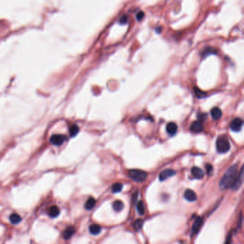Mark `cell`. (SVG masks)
I'll return each instance as SVG.
<instances>
[{
    "label": "cell",
    "instance_id": "1",
    "mask_svg": "<svg viewBox=\"0 0 244 244\" xmlns=\"http://www.w3.org/2000/svg\"><path fill=\"white\" fill-rule=\"evenodd\" d=\"M238 164H235L234 165L230 166L224 173L223 178L220 180V188L222 190H225V189L229 188H230V187L234 184L237 175H238Z\"/></svg>",
    "mask_w": 244,
    "mask_h": 244
},
{
    "label": "cell",
    "instance_id": "2",
    "mask_svg": "<svg viewBox=\"0 0 244 244\" xmlns=\"http://www.w3.org/2000/svg\"><path fill=\"white\" fill-rule=\"evenodd\" d=\"M128 176L136 182H143L146 180L148 174L141 170L132 169L128 171Z\"/></svg>",
    "mask_w": 244,
    "mask_h": 244
},
{
    "label": "cell",
    "instance_id": "3",
    "mask_svg": "<svg viewBox=\"0 0 244 244\" xmlns=\"http://www.w3.org/2000/svg\"><path fill=\"white\" fill-rule=\"evenodd\" d=\"M216 148L218 152L220 153H226V152L229 151L230 145L228 138L224 136L220 137L218 138L216 141Z\"/></svg>",
    "mask_w": 244,
    "mask_h": 244
},
{
    "label": "cell",
    "instance_id": "4",
    "mask_svg": "<svg viewBox=\"0 0 244 244\" xmlns=\"http://www.w3.org/2000/svg\"><path fill=\"white\" fill-rule=\"evenodd\" d=\"M243 178V167H241L240 172H239L238 175H237L236 180H235V181L234 183V184L232 185V186L230 187V188L234 191L238 190V189L240 188L241 184H242Z\"/></svg>",
    "mask_w": 244,
    "mask_h": 244
},
{
    "label": "cell",
    "instance_id": "5",
    "mask_svg": "<svg viewBox=\"0 0 244 244\" xmlns=\"http://www.w3.org/2000/svg\"><path fill=\"white\" fill-rule=\"evenodd\" d=\"M243 124V122L242 120L239 118V117H236V118H235L231 121V123L230 124V128L233 131L238 132L242 128Z\"/></svg>",
    "mask_w": 244,
    "mask_h": 244
},
{
    "label": "cell",
    "instance_id": "6",
    "mask_svg": "<svg viewBox=\"0 0 244 244\" xmlns=\"http://www.w3.org/2000/svg\"><path fill=\"white\" fill-rule=\"evenodd\" d=\"M176 174V172L174 171L173 170L171 169H166L165 171H163L161 172L159 175V180L160 181H163V180H165L167 178L173 177V175H175Z\"/></svg>",
    "mask_w": 244,
    "mask_h": 244
},
{
    "label": "cell",
    "instance_id": "7",
    "mask_svg": "<svg viewBox=\"0 0 244 244\" xmlns=\"http://www.w3.org/2000/svg\"><path fill=\"white\" fill-rule=\"evenodd\" d=\"M65 141V137L62 135H54L50 138V142L54 145H62Z\"/></svg>",
    "mask_w": 244,
    "mask_h": 244
},
{
    "label": "cell",
    "instance_id": "8",
    "mask_svg": "<svg viewBox=\"0 0 244 244\" xmlns=\"http://www.w3.org/2000/svg\"><path fill=\"white\" fill-rule=\"evenodd\" d=\"M191 173L196 179H202L204 177V172L198 167H193L191 169Z\"/></svg>",
    "mask_w": 244,
    "mask_h": 244
},
{
    "label": "cell",
    "instance_id": "9",
    "mask_svg": "<svg viewBox=\"0 0 244 244\" xmlns=\"http://www.w3.org/2000/svg\"><path fill=\"white\" fill-rule=\"evenodd\" d=\"M191 131L193 132H196V133L201 132L203 130V124L200 121H194L191 124Z\"/></svg>",
    "mask_w": 244,
    "mask_h": 244
},
{
    "label": "cell",
    "instance_id": "10",
    "mask_svg": "<svg viewBox=\"0 0 244 244\" xmlns=\"http://www.w3.org/2000/svg\"><path fill=\"white\" fill-rule=\"evenodd\" d=\"M166 130L170 136H175L178 131V125L175 123H167L166 126Z\"/></svg>",
    "mask_w": 244,
    "mask_h": 244
},
{
    "label": "cell",
    "instance_id": "11",
    "mask_svg": "<svg viewBox=\"0 0 244 244\" xmlns=\"http://www.w3.org/2000/svg\"><path fill=\"white\" fill-rule=\"evenodd\" d=\"M184 197L188 201L190 202L195 201L197 199V195H196L195 193L193 191L191 190V189H188V190L185 191Z\"/></svg>",
    "mask_w": 244,
    "mask_h": 244
},
{
    "label": "cell",
    "instance_id": "12",
    "mask_svg": "<svg viewBox=\"0 0 244 244\" xmlns=\"http://www.w3.org/2000/svg\"><path fill=\"white\" fill-rule=\"evenodd\" d=\"M203 224V218L201 217H198L194 222L192 228V234H196L199 231L200 227Z\"/></svg>",
    "mask_w": 244,
    "mask_h": 244
},
{
    "label": "cell",
    "instance_id": "13",
    "mask_svg": "<svg viewBox=\"0 0 244 244\" xmlns=\"http://www.w3.org/2000/svg\"><path fill=\"white\" fill-rule=\"evenodd\" d=\"M75 232V229L73 226H70V227H68L66 230L64 231V234H63V237L65 240H68L71 238L72 236H73Z\"/></svg>",
    "mask_w": 244,
    "mask_h": 244
},
{
    "label": "cell",
    "instance_id": "14",
    "mask_svg": "<svg viewBox=\"0 0 244 244\" xmlns=\"http://www.w3.org/2000/svg\"><path fill=\"white\" fill-rule=\"evenodd\" d=\"M211 116L214 120H218L222 116V111L218 108H214L211 110Z\"/></svg>",
    "mask_w": 244,
    "mask_h": 244
},
{
    "label": "cell",
    "instance_id": "15",
    "mask_svg": "<svg viewBox=\"0 0 244 244\" xmlns=\"http://www.w3.org/2000/svg\"><path fill=\"white\" fill-rule=\"evenodd\" d=\"M101 230L102 228L99 225H97V224H92V225L90 226V228H89L90 234L94 235V236L99 234L101 232Z\"/></svg>",
    "mask_w": 244,
    "mask_h": 244
},
{
    "label": "cell",
    "instance_id": "16",
    "mask_svg": "<svg viewBox=\"0 0 244 244\" xmlns=\"http://www.w3.org/2000/svg\"><path fill=\"white\" fill-rule=\"evenodd\" d=\"M112 208L115 211L120 212V211H121L124 208V203L121 200H116V201L113 203Z\"/></svg>",
    "mask_w": 244,
    "mask_h": 244
},
{
    "label": "cell",
    "instance_id": "17",
    "mask_svg": "<svg viewBox=\"0 0 244 244\" xmlns=\"http://www.w3.org/2000/svg\"><path fill=\"white\" fill-rule=\"evenodd\" d=\"M48 214L50 217L55 218L60 214V209L57 206H52L50 207L48 211Z\"/></svg>",
    "mask_w": 244,
    "mask_h": 244
},
{
    "label": "cell",
    "instance_id": "18",
    "mask_svg": "<svg viewBox=\"0 0 244 244\" xmlns=\"http://www.w3.org/2000/svg\"><path fill=\"white\" fill-rule=\"evenodd\" d=\"M95 203H96V200H95L93 198H90L85 203V208L87 210H91V209L94 208Z\"/></svg>",
    "mask_w": 244,
    "mask_h": 244
},
{
    "label": "cell",
    "instance_id": "19",
    "mask_svg": "<svg viewBox=\"0 0 244 244\" xmlns=\"http://www.w3.org/2000/svg\"><path fill=\"white\" fill-rule=\"evenodd\" d=\"M10 220L12 223L17 224L22 221V218L20 217V215L17 214V213H13V214L10 215Z\"/></svg>",
    "mask_w": 244,
    "mask_h": 244
},
{
    "label": "cell",
    "instance_id": "20",
    "mask_svg": "<svg viewBox=\"0 0 244 244\" xmlns=\"http://www.w3.org/2000/svg\"><path fill=\"white\" fill-rule=\"evenodd\" d=\"M123 184L120 183H115L112 186V193H117L120 192V191L123 190Z\"/></svg>",
    "mask_w": 244,
    "mask_h": 244
},
{
    "label": "cell",
    "instance_id": "21",
    "mask_svg": "<svg viewBox=\"0 0 244 244\" xmlns=\"http://www.w3.org/2000/svg\"><path fill=\"white\" fill-rule=\"evenodd\" d=\"M216 50L215 49L212 48V47H207V48L204 50L203 52V56L204 57H206L208 56L209 54H216Z\"/></svg>",
    "mask_w": 244,
    "mask_h": 244
},
{
    "label": "cell",
    "instance_id": "22",
    "mask_svg": "<svg viewBox=\"0 0 244 244\" xmlns=\"http://www.w3.org/2000/svg\"><path fill=\"white\" fill-rule=\"evenodd\" d=\"M137 210L140 215H143L145 213V206L143 201H139L137 204Z\"/></svg>",
    "mask_w": 244,
    "mask_h": 244
},
{
    "label": "cell",
    "instance_id": "23",
    "mask_svg": "<svg viewBox=\"0 0 244 244\" xmlns=\"http://www.w3.org/2000/svg\"><path fill=\"white\" fill-rule=\"evenodd\" d=\"M79 132V128L77 125H73L69 129V134L72 137L75 136Z\"/></svg>",
    "mask_w": 244,
    "mask_h": 244
},
{
    "label": "cell",
    "instance_id": "24",
    "mask_svg": "<svg viewBox=\"0 0 244 244\" xmlns=\"http://www.w3.org/2000/svg\"><path fill=\"white\" fill-rule=\"evenodd\" d=\"M143 221L141 219H138L137 221H136L134 223V228L136 230H140L143 227Z\"/></svg>",
    "mask_w": 244,
    "mask_h": 244
},
{
    "label": "cell",
    "instance_id": "25",
    "mask_svg": "<svg viewBox=\"0 0 244 244\" xmlns=\"http://www.w3.org/2000/svg\"><path fill=\"white\" fill-rule=\"evenodd\" d=\"M194 91H195V93L196 95V96L198 98H203L204 97H206V93L204 92H203L202 90H200L199 88H194Z\"/></svg>",
    "mask_w": 244,
    "mask_h": 244
},
{
    "label": "cell",
    "instance_id": "26",
    "mask_svg": "<svg viewBox=\"0 0 244 244\" xmlns=\"http://www.w3.org/2000/svg\"><path fill=\"white\" fill-rule=\"evenodd\" d=\"M128 15H123V16L120 19V23L122 24V25H124V24H126L128 22Z\"/></svg>",
    "mask_w": 244,
    "mask_h": 244
},
{
    "label": "cell",
    "instance_id": "27",
    "mask_svg": "<svg viewBox=\"0 0 244 244\" xmlns=\"http://www.w3.org/2000/svg\"><path fill=\"white\" fill-rule=\"evenodd\" d=\"M145 17V14H144V12H138V14H137V15H136L137 19H138V21L142 20V19H143V17Z\"/></svg>",
    "mask_w": 244,
    "mask_h": 244
},
{
    "label": "cell",
    "instance_id": "28",
    "mask_svg": "<svg viewBox=\"0 0 244 244\" xmlns=\"http://www.w3.org/2000/svg\"><path fill=\"white\" fill-rule=\"evenodd\" d=\"M206 170H207V173H208V175H211L213 173V166L210 164L206 165Z\"/></svg>",
    "mask_w": 244,
    "mask_h": 244
}]
</instances>
